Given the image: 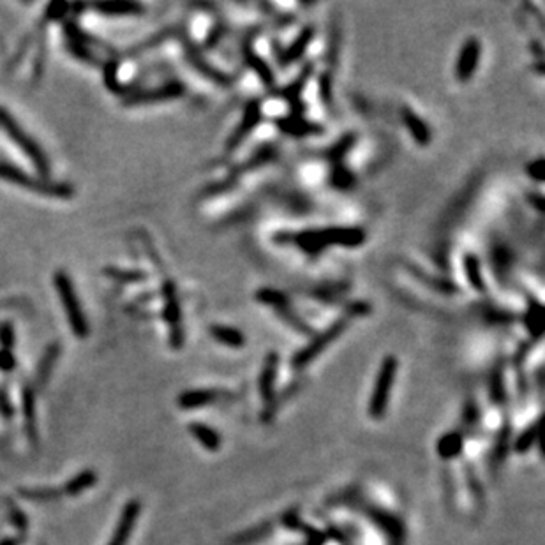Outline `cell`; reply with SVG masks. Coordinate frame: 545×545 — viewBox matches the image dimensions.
<instances>
[{"label": "cell", "instance_id": "cell-1", "mask_svg": "<svg viewBox=\"0 0 545 545\" xmlns=\"http://www.w3.org/2000/svg\"><path fill=\"white\" fill-rule=\"evenodd\" d=\"M369 312H371V305L365 304V302H355V304L348 309V312L343 316V318L333 322L329 329L323 330L322 333H318V336H316L307 346L302 348V350L293 357L291 365H293L295 369H302L305 367V365L311 364V362L314 360V358H318L319 355L330 346V344L336 343V341L343 336L344 330L350 326L351 319L360 318V316L369 314Z\"/></svg>", "mask_w": 545, "mask_h": 545}, {"label": "cell", "instance_id": "cell-2", "mask_svg": "<svg viewBox=\"0 0 545 545\" xmlns=\"http://www.w3.org/2000/svg\"><path fill=\"white\" fill-rule=\"evenodd\" d=\"M0 178L6 182H11V184L18 185V188L27 189V191L48 196V198L69 200L75 195V188H73L71 184H68V182H57L44 177H34V175L20 170L15 164L4 163V161H0Z\"/></svg>", "mask_w": 545, "mask_h": 545}, {"label": "cell", "instance_id": "cell-3", "mask_svg": "<svg viewBox=\"0 0 545 545\" xmlns=\"http://www.w3.org/2000/svg\"><path fill=\"white\" fill-rule=\"evenodd\" d=\"M0 128L4 129L6 135L15 142V145L29 157L30 163L37 168V171L47 178V175L50 173V163H48L47 154L43 152L39 143H37L36 140L16 122V118L2 106H0Z\"/></svg>", "mask_w": 545, "mask_h": 545}, {"label": "cell", "instance_id": "cell-4", "mask_svg": "<svg viewBox=\"0 0 545 545\" xmlns=\"http://www.w3.org/2000/svg\"><path fill=\"white\" fill-rule=\"evenodd\" d=\"M397 358L393 355H386L383 358L381 365H379L378 376H376L374 386H372L371 399H369V415L374 420L385 417L386 410H388L390 396H392L393 383H396L397 376Z\"/></svg>", "mask_w": 545, "mask_h": 545}, {"label": "cell", "instance_id": "cell-5", "mask_svg": "<svg viewBox=\"0 0 545 545\" xmlns=\"http://www.w3.org/2000/svg\"><path fill=\"white\" fill-rule=\"evenodd\" d=\"M55 288H57L59 298H61V304L64 307L66 316L69 319V325H71L73 333L80 339L87 337L89 333V322L85 318V312H83L82 304L78 300V295H76L75 286H73L71 277L66 272H57L54 277Z\"/></svg>", "mask_w": 545, "mask_h": 545}, {"label": "cell", "instance_id": "cell-6", "mask_svg": "<svg viewBox=\"0 0 545 545\" xmlns=\"http://www.w3.org/2000/svg\"><path fill=\"white\" fill-rule=\"evenodd\" d=\"M163 298H164V319L170 330V346L173 350H180L184 346V325H182V307L178 300L177 288L171 281L163 284Z\"/></svg>", "mask_w": 545, "mask_h": 545}, {"label": "cell", "instance_id": "cell-7", "mask_svg": "<svg viewBox=\"0 0 545 545\" xmlns=\"http://www.w3.org/2000/svg\"><path fill=\"white\" fill-rule=\"evenodd\" d=\"M256 300L262 302V304L270 305L284 322L288 323L290 326H293L295 330H298L300 333H311V329L307 326V323L293 311V307L288 302L286 295L281 293V291L270 290V288H265V290H259L256 293Z\"/></svg>", "mask_w": 545, "mask_h": 545}, {"label": "cell", "instance_id": "cell-8", "mask_svg": "<svg viewBox=\"0 0 545 545\" xmlns=\"http://www.w3.org/2000/svg\"><path fill=\"white\" fill-rule=\"evenodd\" d=\"M184 92L185 89L180 82H170L161 87H156V89L131 94L128 99H124V104L125 106H147V104L166 103V101L177 99Z\"/></svg>", "mask_w": 545, "mask_h": 545}, {"label": "cell", "instance_id": "cell-9", "mask_svg": "<svg viewBox=\"0 0 545 545\" xmlns=\"http://www.w3.org/2000/svg\"><path fill=\"white\" fill-rule=\"evenodd\" d=\"M323 247L337 245V247H360L365 242V231L357 226H333L318 230Z\"/></svg>", "mask_w": 545, "mask_h": 545}, {"label": "cell", "instance_id": "cell-10", "mask_svg": "<svg viewBox=\"0 0 545 545\" xmlns=\"http://www.w3.org/2000/svg\"><path fill=\"white\" fill-rule=\"evenodd\" d=\"M182 47H184V55H185V61L189 62V64L192 66V68L196 69V71L200 73L202 76H205V78H209L210 82H214L216 85L219 87H230L231 85V78L228 75H224L223 71H219L217 68H214L210 62H207L205 59L202 57V54H200L198 48L192 44V41L189 39V37H182Z\"/></svg>", "mask_w": 545, "mask_h": 545}, {"label": "cell", "instance_id": "cell-11", "mask_svg": "<svg viewBox=\"0 0 545 545\" xmlns=\"http://www.w3.org/2000/svg\"><path fill=\"white\" fill-rule=\"evenodd\" d=\"M259 122H262V104H259V101H249V103L245 104L240 124H238V128H235V131L231 133V136L228 138V152L237 150L238 147L245 142V138H247L249 135H252V131L258 128Z\"/></svg>", "mask_w": 545, "mask_h": 545}, {"label": "cell", "instance_id": "cell-12", "mask_svg": "<svg viewBox=\"0 0 545 545\" xmlns=\"http://www.w3.org/2000/svg\"><path fill=\"white\" fill-rule=\"evenodd\" d=\"M482 57V44L477 37H470L466 39V43L463 44L459 51V57L455 62V78L457 82L466 83L477 73L478 64H480Z\"/></svg>", "mask_w": 545, "mask_h": 545}, {"label": "cell", "instance_id": "cell-13", "mask_svg": "<svg viewBox=\"0 0 545 545\" xmlns=\"http://www.w3.org/2000/svg\"><path fill=\"white\" fill-rule=\"evenodd\" d=\"M140 513H142V503L138 499H131V501L125 503V506L121 512V517H118L117 526L114 529V534H111L110 541L106 545H128L133 529H135L136 522L140 519Z\"/></svg>", "mask_w": 545, "mask_h": 545}, {"label": "cell", "instance_id": "cell-14", "mask_svg": "<svg viewBox=\"0 0 545 545\" xmlns=\"http://www.w3.org/2000/svg\"><path fill=\"white\" fill-rule=\"evenodd\" d=\"M22 410L25 432L30 445H39V429H37V410H36V390L34 386L25 385L22 388Z\"/></svg>", "mask_w": 545, "mask_h": 545}, {"label": "cell", "instance_id": "cell-15", "mask_svg": "<svg viewBox=\"0 0 545 545\" xmlns=\"http://www.w3.org/2000/svg\"><path fill=\"white\" fill-rule=\"evenodd\" d=\"M277 372H279V355L272 351V353L265 358V364H263L262 374H259L258 381L259 396H262V399L267 400V403H270V400L274 399V396H276Z\"/></svg>", "mask_w": 545, "mask_h": 545}, {"label": "cell", "instance_id": "cell-16", "mask_svg": "<svg viewBox=\"0 0 545 545\" xmlns=\"http://www.w3.org/2000/svg\"><path fill=\"white\" fill-rule=\"evenodd\" d=\"M224 397L223 392L219 390H210V388H196V390H188V392L180 393L177 399V404L182 410H198V408L210 406V404L217 403Z\"/></svg>", "mask_w": 545, "mask_h": 545}, {"label": "cell", "instance_id": "cell-17", "mask_svg": "<svg viewBox=\"0 0 545 545\" xmlns=\"http://www.w3.org/2000/svg\"><path fill=\"white\" fill-rule=\"evenodd\" d=\"M400 118L418 147H427L431 143V129L410 106L400 108Z\"/></svg>", "mask_w": 545, "mask_h": 545}, {"label": "cell", "instance_id": "cell-18", "mask_svg": "<svg viewBox=\"0 0 545 545\" xmlns=\"http://www.w3.org/2000/svg\"><path fill=\"white\" fill-rule=\"evenodd\" d=\"M403 267H404V269H406V272L410 274L411 277H415V279L418 281V283H422V284H424V286L431 288V290L438 291V293L452 295V293H455V291H457V286L453 283L441 279V277L431 276V274H427V272H425V270H422L420 267L413 265V263L404 262Z\"/></svg>", "mask_w": 545, "mask_h": 545}, {"label": "cell", "instance_id": "cell-19", "mask_svg": "<svg viewBox=\"0 0 545 545\" xmlns=\"http://www.w3.org/2000/svg\"><path fill=\"white\" fill-rule=\"evenodd\" d=\"M59 357H61V346H59L57 343L50 344V346L44 350L39 364H37L36 378H34V386H36L37 390H43L44 386L48 385V379H50L51 372H54Z\"/></svg>", "mask_w": 545, "mask_h": 545}, {"label": "cell", "instance_id": "cell-20", "mask_svg": "<svg viewBox=\"0 0 545 545\" xmlns=\"http://www.w3.org/2000/svg\"><path fill=\"white\" fill-rule=\"evenodd\" d=\"M312 37H314V29L312 27H305L304 30H302L300 34H298L297 37H295L293 43L290 44V47L286 48V50L281 54L279 61H281V66H290L293 64V62H297L298 59L304 57V54L307 51L309 44H311Z\"/></svg>", "mask_w": 545, "mask_h": 545}, {"label": "cell", "instance_id": "cell-21", "mask_svg": "<svg viewBox=\"0 0 545 545\" xmlns=\"http://www.w3.org/2000/svg\"><path fill=\"white\" fill-rule=\"evenodd\" d=\"M244 59L245 62H247L249 68L255 71V75L262 80L263 85L269 87V89H272V87L276 85V78H274V73L272 69H270V66L267 64L258 54H256L255 48H252L249 43L244 44Z\"/></svg>", "mask_w": 545, "mask_h": 545}, {"label": "cell", "instance_id": "cell-22", "mask_svg": "<svg viewBox=\"0 0 545 545\" xmlns=\"http://www.w3.org/2000/svg\"><path fill=\"white\" fill-rule=\"evenodd\" d=\"M189 432L192 434V438L200 443L205 450L209 452H217L223 445V439H221L219 432L216 429H212L210 425L202 424V422H191L189 424Z\"/></svg>", "mask_w": 545, "mask_h": 545}, {"label": "cell", "instance_id": "cell-23", "mask_svg": "<svg viewBox=\"0 0 545 545\" xmlns=\"http://www.w3.org/2000/svg\"><path fill=\"white\" fill-rule=\"evenodd\" d=\"M524 326H526L527 333L534 341L540 339L541 333H544V307L534 298L527 300V309L526 314H524Z\"/></svg>", "mask_w": 545, "mask_h": 545}, {"label": "cell", "instance_id": "cell-24", "mask_svg": "<svg viewBox=\"0 0 545 545\" xmlns=\"http://www.w3.org/2000/svg\"><path fill=\"white\" fill-rule=\"evenodd\" d=\"M210 336L217 341V343L224 344L228 348H244L245 346V336L238 329L228 325H210Z\"/></svg>", "mask_w": 545, "mask_h": 545}, {"label": "cell", "instance_id": "cell-25", "mask_svg": "<svg viewBox=\"0 0 545 545\" xmlns=\"http://www.w3.org/2000/svg\"><path fill=\"white\" fill-rule=\"evenodd\" d=\"M277 125L283 133L290 136H297V138H302V136H309V135H316V133H322V125L311 124L307 121H302L298 117H288V118H279L277 121Z\"/></svg>", "mask_w": 545, "mask_h": 545}, {"label": "cell", "instance_id": "cell-26", "mask_svg": "<svg viewBox=\"0 0 545 545\" xmlns=\"http://www.w3.org/2000/svg\"><path fill=\"white\" fill-rule=\"evenodd\" d=\"M97 484V473L94 470H83L80 471L78 474L71 478L68 484L64 485L62 489V496H71V498H76L82 492H85L87 489L94 487Z\"/></svg>", "mask_w": 545, "mask_h": 545}, {"label": "cell", "instance_id": "cell-27", "mask_svg": "<svg viewBox=\"0 0 545 545\" xmlns=\"http://www.w3.org/2000/svg\"><path fill=\"white\" fill-rule=\"evenodd\" d=\"M464 448V436L460 432H448V434H443L439 438L436 450H438V455L443 460L455 459L460 455Z\"/></svg>", "mask_w": 545, "mask_h": 545}, {"label": "cell", "instance_id": "cell-28", "mask_svg": "<svg viewBox=\"0 0 545 545\" xmlns=\"http://www.w3.org/2000/svg\"><path fill=\"white\" fill-rule=\"evenodd\" d=\"M96 9L106 16H138L143 13L142 4H138V2H129V0H122V2H103V4H96Z\"/></svg>", "mask_w": 545, "mask_h": 545}, {"label": "cell", "instance_id": "cell-29", "mask_svg": "<svg viewBox=\"0 0 545 545\" xmlns=\"http://www.w3.org/2000/svg\"><path fill=\"white\" fill-rule=\"evenodd\" d=\"M463 263H464V274H466V279L467 283H470V286L477 291H484L485 283H484V276H482L480 259H478L473 252H466Z\"/></svg>", "mask_w": 545, "mask_h": 545}, {"label": "cell", "instance_id": "cell-30", "mask_svg": "<svg viewBox=\"0 0 545 545\" xmlns=\"http://www.w3.org/2000/svg\"><path fill=\"white\" fill-rule=\"evenodd\" d=\"M18 494L32 503H55L62 498V491L54 487H25L20 489Z\"/></svg>", "mask_w": 545, "mask_h": 545}, {"label": "cell", "instance_id": "cell-31", "mask_svg": "<svg viewBox=\"0 0 545 545\" xmlns=\"http://www.w3.org/2000/svg\"><path fill=\"white\" fill-rule=\"evenodd\" d=\"M538 432H540V420L529 424L517 436L515 441H513V452L519 453V455H524V453L529 452L531 446L538 441Z\"/></svg>", "mask_w": 545, "mask_h": 545}, {"label": "cell", "instance_id": "cell-32", "mask_svg": "<svg viewBox=\"0 0 545 545\" xmlns=\"http://www.w3.org/2000/svg\"><path fill=\"white\" fill-rule=\"evenodd\" d=\"M175 32H177V30H175L173 27H168V29H163V30H161V32L154 34L152 37H147V39L142 41V43L135 44V47H133L131 50H129V54H131V55H138V54H143V51L152 50V48H157V47H159V44H163L166 39L173 37Z\"/></svg>", "mask_w": 545, "mask_h": 545}, {"label": "cell", "instance_id": "cell-33", "mask_svg": "<svg viewBox=\"0 0 545 545\" xmlns=\"http://www.w3.org/2000/svg\"><path fill=\"white\" fill-rule=\"evenodd\" d=\"M104 276L111 277L117 283L131 284V283H143L147 279V274L142 270H122L117 267H106L104 269Z\"/></svg>", "mask_w": 545, "mask_h": 545}, {"label": "cell", "instance_id": "cell-34", "mask_svg": "<svg viewBox=\"0 0 545 545\" xmlns=\"http://www.w3.org/2000/svg\"><path fill=\"white\" fill-rule=\"evenodd\" d=\"M355 142H357V136H355V135H346V136H343V138H341L339 142L336 143V145H332L329 150H326L325 156H323V157H325V159L332 161V163H336V164H337L341 159H343L344 156H346L348 152H350L351 149H353Z\"/></svg>", "mask_w": 545, "mask_h": 545}, {"label": "cell", "instance_id": "cell-35", "mask_svg": "<svg viewBox=\"0 0 545 545\" xmlns=\"http://www.w3.org/2000/svg\"><path fill=\"white\" fill-rule=\"evenodd\" d=\"M311 75H312V64H309L307 68H305L304 71L300 73V76H298V78L295 80L293 83H290V85H288L286 89L283 90V96L286 97L290 103H295V101L300 99L302 90H304V85L307 83V80L311 78Z\"/></svg>", "mask_w": 545, "mask_h": 545}, {"label": "cell", "instance_id": "cell-36", "mask_svg": "<svg viewBox=\"0 0 545 545\" xmlns=\"http://www.w3.org/2000/svg\"><path fill=\"white\" fill-rule=\"evenodd\" d=\"M6 505H8V515H9V520H11V524L20 531L22 537H25L27 531H29V517H27L25 512L20 510L13 501H8Z\"/></svg>", "mask_w": 545, "mask_h": 545}, {"label": "cell", "instance_id": "cell-37", "mask_svg": "<svg viewBox=\"0 0 545 545\" xmlns=\"http://www.w3.org/2000/svg\"><path fill=\"white\" fill-rule=\"evenodd\" d=\"M489 392H491V399L496 404L505 403V379H503L501 369H494L491 376V383H489Z\"/></svg>", "mask_w": 545, "mask_h": 545}, {"label": "cell", "instance_id": "cell-38", "mask_svg": "<svg viewBox=\"0 0 545 545\" xmlns=\"http://www.w3.org/2000/svg\"><path fill=\"white\" fill-rule=\"evenodd\" d=\"M104 83H106V87L111 90V92H115V94L124 92L121 82H118L117 62H108L106 64V68H104Z\"/></svg>", "mask_w": 545, "mask_h": 545}, {"label": "cell", "instance_id": "cell-39", "mask_svg": "<svg viewBox=\"0 0 545 545\" xmlns=\"http://www.w3.org/2000/svg\"><path fill=\"white\" fill-rule=\"evenodd\" d=\"M16 344V336H15V329H13L11 323H0V346L2 350H11L15 348Z\"/></svg>", "mask_w": 545, "mask_h": 545}, {"label": "cell", "instance_id": "cell-40", "mask_svg": "<svg viewBox=\"0 0 545 545\" xmlns=\"http://www.w3.org/2000/svg\"><path fill=\"white\" fill-rule=\"evenodd\" d=\"M68 48L69 51H71L73 55H75L76 59H80V61L87 62V64H99V61H97L96 57L92 55V51L89 50L87 47H83V44H78V43H73V41H68Z\"/></svg>", "mask_w": 545, "mask_h": 545}, {"label": "cell", "instance_id": "cell-41", "mask_svg": "<svg viewBox=\"0 0 545 545\" xmlns=\"http://www.w3.org/2000/svg\"><path fill=\"white\" fill-rule=\"evenodd\" d=\"M332 185L339 189H350L353 185V175L344 168H336L332 171Z\"/></svg>", "mask_w": 545, "mask_h": 545}, {"label": "cell", "instance_id": "cell-42", "mask_svg": "<svg viewBox=\"0 0 545 545\" xmlns=\"http://www.w3.org/2000/svg\"><path fill=\"white\" fill-rule=\"evenodd\" d=\"M270 529H272V526H270V524H265V526H259V527H256V529L247 531V533L242 534V538H238L237 545L252 544V541H256V540H259V538L265 537V534L269 533Z\"/></svg>", "mask_w": 545, "mask_h": 545}, {"label": "cell", "instance_id": "cell-43", "mask_svg": "<svg viewBox=\"0 0 545 545\" xmlns=\"http://www.w3.org/2000/svg\"><path fill=\"white\" fill-rule=\"evenodd\" d=\"M510 259H512V256H510V252L506 251L505 247H499L494 251V267H496V272L498 274H506L508 272V267H510Z\"/></svg>", "mask_w": 545, "mask_h": 545}, {"label": "cell", "instance_id": "cell-44", "mask_svg": "<svg viewBox=\"0 0 545 545\" xmlns=\"http://www.w3.org/2000/svg\"><path fill=\"white\" fill-rule=\"evenodd\" d=\"M68 4L64 2H55V4H50L47 8V13H44V20L47 22H55V20H61L62 16L68 13Z\"/></svg>", "mask_w": 545, "mask_h": 545}, {"label": "cell", "instance_id": "cell-45", "mask_svg": "<svg viewBox=\"0 0 545 545\" xmlns=\"http://www.w3.org/2000/svg\"><path fill=\"white\" fill-rule=\"evenodd\" d=\"M15 369H16V358L15 355H13V351L2 350V348H0V371L9 374V372H13Z\"/></svg>", "mask_w": 545, "mask_h": 545}, {"label": "cell", "instance_id": "cell-46", "mask_svg": "<svg viewBox=\"0 0 545 545\" xmlns=\"http://www.w3.org/2000/svg\"><path fill=\"white\" fill-rule=\"evenodd\" d=\"M506 445H508V425L505 427V431H501L498 438V445H496L494 452V463H501L506 455Z\"/></svg>", "mask_w": 545, "mask_h": 545}, {"label": "cell", "instance_id": "cell-47", "mask_svg": "<svg viewBox=\"0 0 545 545\" xmlns=\"http://www.w3.org/2000/svg\"><path fill=\"white\" fill-rule=\"evenodd\" d=\"M541 168H544V157H538V159H534L533 163H529L526 166L527 177H531L534 182H538V184L544 182V175H541L544 170H541Z\"/></svg>", "mask_w": 545, "mask_h": 545}, {"label": "cell", "instance_id": "cell-48", "mask_svg": "<svg viewBox=\"0 0 545 545\" xmlns=\"http://www.w3.org/2000/svg\"><path fill=\"white\" fill-rule=\"evenodd\" d=\"M302 531H307V545H325L326 538H329L325 533L314 529V527H307L305 524L302 526Z\"/></svg>", "mask_w": 545, "mask_h": 545}, {"label": "cell", "instance_id": "cell-49", "mask_svg": "<svg viewBox=\"0 0 545 545\" xmlns=\"http://www.w3.org/2000/svg\"><path fill=\"white\" fill-rule=\"evenodd\" d=\"M0 417L9 420V418L15 417V410H13V404L9 400V397L6 396V392L0 388Z\"/></svg>", "mask_w": 545, "mask_h": 545}, {"label": "cell", "instance_id": "cell-50", "mask_svg": "<svg viewBox=\"0 0 545 545\" xmlns=\"http://www.w3.org/2000/svg\"><path fill=\"white\" fill-rule=\"evenodd\" d=\"M319 94H322L323 103H325L326 106H330V104H332V83H330V80L326 78V76H323V78H322V85H319Z\"/></svg>", "mask_w": 545, "mask_h": 545}, {"label": "cell", "instance_id": "cell-51", "mask_svg": "<svg viewBox=\"0 0 545 545\" xmlns=\"http://www.w3.org/2000/svg\"><path fill=\"white\" fill-rule=\"evenodd\" d=\"M0 545H20V540H15V538H4V540H0Z\"/></svg>", "mask_w": 545, "mask_h": 545}]
</instances>
